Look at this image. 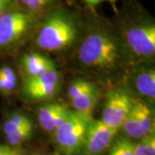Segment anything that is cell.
Wrapping results in <instances>:
<instances>
[{
	"label": "cell",
	"mask_w": 155,
	"mask_h": 155,
	"mask_svg": "<svg viewBox=\"0 0 155 155\" xmlns=\"http://www.w3.org/2000/svg\"><path fill=\"white\" fill-rule=\"evenodd\" d=\"M122 51L116 37L104 27L95 25L84 38L78 50V59L84 67L110 70L121 61Z\"/></svg>",
	"instance_id": "1"
},
{
	"label": "cell",
	"mask_w": 155,
	"mask_h": 155,
	"mask_svg": "<svg viewBox=\"0 0 155 155\" xmlns=\"http://www.w3.org/2000/svg\"><path fill=\"white\" fill-rule=\"evenodd\" d=\"M79 32L77 17L64 9L54 10L39 27L36 43L46 51L64 49L73 43Z\"/></svg>",
	"instance_id": "2"
},
{
	"label": "cell",
	"mask_w": 155,
	"mask_h": 155,
	"mask_svg": "<svg viewBox=\"0 0 155 155\" xmlns=\"http://www.w3.org/2000/svg\"><path fill=\"white\" fill-rule=\"evenodd\" d=\"M92 116L71 110L67 118L53 132L57 152L60 155H78L86 130Z\"/></svg>",
	"instance_id": "3"
},
{
	"label": "cell",
	"mask_w": 155,
	"mask_h": 155,
	"mask_svg": "<svg viewBox=\"0 0 155 155\" xmlns=\"http://www.w3.org/2000/svg\"><path fill=\"white\" fill-rule=\"evenodd\" d=\"M36 15L16 5L0 16V48H11L28 35L35 26Z\"/></svg>",
	"instance_id": "4"
},
{
	"label": "cell",
	"mask_w": 155,
	"mask_h": 155,
	"mask_svg": "<svg viewBox=\"0 0 155 155\" xmlns=\"http://www.w3.org/2000/svg\"><path fill=\"white\" fill-rule=\"evenodd\" d=\"M126 45L134 54L152 57L155 54V25L152 19L136 17L128 21L124 28Z\"/></svg>",
	"instance_id": "5"
},
{
	"label": "cell",
	"mask_w": 155,
	"mask_h": 155,
	"mask_svg": "<svg viewBox=\"0 0 155 155\" xmlns=\"http://www.w3.org/2000/svg\"><path fill=\"white\" fill-rule=\"evenodd\" d=\"M120 130L122 136L130 140H140L154 131V117L150 106L144 101L134 98Z\"/></svg>",
	"instance_id": "6"
},
{
	"label": "cell",
	"mask_w": 155,
	"mask_h": 155,
	"mask_svg": "<svg viewBox=\"0 0 155 155\" xmlns=\"http://www.w3.org/2000/svg\"><path fill=\"white\" fill-rule=\"evenodd\" d=\"M133 102L134 97L125 89L116 88L109 91L101 121L108 127L119 131Z\"/></svg>",
	"instance_id": "7"
},
{
	"label": "cell",
	"mask_w": 155,
	"mask_h": 155,
	"mask_svg": "<svg viewBox=\"0 0 155 155\" xmlns=\"http://www.w3.org/2000/svg\"><path fill=\"white\" fill-rule=\"evenodd\" d=\"M118 133L101 120L92 119L89 124L78 155H104L107 153Z\"/></svg>",
	"instance_id": "8"
},
{
	"label": "cell",
	"mask_w": 155,
	"mask_h": 155,
	"mask_svg": "<svg viewBox=\"0 0 155 155\" xmlns=\"http://www.w3.org/2000/svg\"><path fill=\"white\" fill-rule=\"evenodd\" d=\"M71 110L64 104L50 103L38 109V122L45 131L53 133L67 118Z\"/></svg>",
	"instance_id": "9"
},
{
	"label": "cell",
	"mask_w": 155,
	"mask_h": 155,
	"mask_svg": "<svg viewBox=\"0 0 155 155\" xmlns=\"http://www.w3.org/2000/svg\"><path fill=\"white\" fill-rule=\"evenodd\" d=\"M21 63L26 78H32L43 72L57 70L53 61L38 53H28L24 54Z\"/></svg>",
	"instance_id": "10"
},
{
	"label": "cell",
	"mask_w": 155,
	"mask_h": 155,
	"mask_svg": "<svg viewBox=\"0 0 155 155\" xmlns=\"http://www.w3.org/2000/svg\"><path fill=\"white\" fill-rule=\"evenodd\" d=\"M134 88L147 101L153 103L155 98V71L152 68H143L134 76Z\"/></svg>",
	"instance_id": "11"
},
{
	"label": "cell",
	"mask_w": 155,
	"mask_h": 155,
	"mask_svg": "<svg viewBox=\"0 0 155 155\" xmlns=\"http://www.w3.org/2000/svg\"><path fill=\"white\" fill-rule=\"evenodd\" d=\"M98 99L99 92L97 88H96L72 99L71 104L75 111L85 116H92V112L98 102Z\"/></svg>",
	"instance_id": "12"
},
{
	"label": "cell",
	"mask_w": 155,
	"mask_h": 155,
	"mask_svg": "<svg viewBox=\"0 0 155 155\" xmlns=\"http://www.w3.org/2000/svg\"><path fill=\"white\" fill-rule=\"evenodd\" d=\"M60 90V84H45L39 85L23 84L24 95L33 100H45L54 97Z\"/></svg>",
	"instance_id": "13"
},
{
	"label": "cell",
	"mask_w": 155,
	"mask_h": 155,
	"mask_svg": "<svg viewBox=\"0 0 155 155\" xmlns=\"http://www.w3.org/2000/svg\"><path fill=\"white\" fill-rule=\"evenodd\" d=\"M33 122L27 115L21 112H15L9 116L4 122L3 130L6 135L11 134L22 127L32 125Z\"/></svg>",
	"instance_id": "14"
},
{
	"label": "cell",
	"mask_w": 155,
	"mask_h": 155,
	"mask_svg": "<svg viewBox=\"0 0 155 155\" xmlns=\"http://www.w3.org/2000/svg\"><path fill=\"white\" fill-rule=\"evenodd\" d=\"M134 143L132 140L124 136H116L106 155H134Z\"/></svg>",
	"instance_id": "15"
},
{
	"label": "cell",
	"mask_w": 155,
	"mask_h": 155,
	"mask_svg": "<svg viewBox=\"0 0 155 155\" xmlns=\"http://www.w3.org/2000/svg\"><path fill=\"white\" fill-rule=\"evenodd\" d=\"M134 155H155V131L134 143Z\"/></svg>",
	"instance_id": "16"
},
{
	"label": "cell",
	"mask_w": 155,
	"mask_h": 155,
	"mask_svg": "<svg viewBox=\"0 0 155 155\" xmlns=\"http://www.w3.org/2000/svg\"><path fill=\"white\" fill-rule=\"evenodd\" d=\"M34 131V125H28L22 127L11 134L6 135V140L10 146L18 147L19 145L24 143L32 137Z\"/></svg>",
	"instance_id": "17"
},
{
	"label": "cell",
	"mask_w": 155,
	"mask_h": 155,
	"mask_svg": "<svg viewBox=\"0 0 155 155\" xmlns=\"http://www.w3.org/2000/svg\"><path fill=\"white\" fill-rule=\"evenodd\" d=\"M96 88L97 87L93 84L90 83L84 79H78L69 86L67 91V95L70 100H72Z\"/></svg>",
	"instance_id": "18"
},
{
	"label": "cell",
	"mask_w": 155,
	"mask_h": 155,
	"mask_svg": "<svg viewBox=\"0 0 155 155\" xmlns=\"http://www.w3.org/2000/svg\"><path fill=\"white\" fill-rule=\"evenodd\" d=\"M55 0H16V3L20 4V8L30 13L35 14L44 10Z\"/></svg>",
	"instance_id": "19"
},
{
	"label": "cell",
	"mask_w": 155,
	"mask_h": 155,
	"mask_svg": "<svg viewBox=\"0 0 155 155\" xmlns=\"http://www.w3.org/2000/svg\"><path fill=\"white\" fill-rule=\"evenodd\" d=\"M17 77L4 78H0V92L3 94H10L16 89Z\"/></svg>",
	"instance_id": "20"
},
{
	"label": "cell",
	"mask_w": 155,
	"mask_h": 155,
	"mask_svg": "<svg viewBox=\"0 0 155 155\" xmlns=\"http://www.w3.org/2000/svg\"><path fill=\"white\" fill-rule=\"evenodd\" d=\"M0 155H26V153L18 147L0 144Z\"/></svg>",
	"instance_id": "21"
},
{
	"label": "cell",
	"mask_w": 155,
	"mask_h": 155,
	"mask_svg": "<svg viewBox=\"0 0 155 155\" xmlns=\"http://www.w3.org/2000/svg\"><path fill=\"white\" fill-rule=\"evenodd\" d=\"M16 4V0H0V16Z\"/></svg>",
	"instance_id": "22"
},
{
	"label": "cell",
	"mask_w": 155,
	"mask_h": 155,
	"mask_svg": "<svg viewBox=\"0 0 155 155\" xmlns=\"http://www.w3.org/2000/svg\"><path fill=\"white\" fill-rule=\"evenodd\" d=\"M89 6H95L99 5L100 3L104 2V1H110L111 2V0H84Z\"/></svg>",
	"instance_id": "23"
},
{
	"label": "cell",
	"mask_w": 155,
	"mask_h": 155,
	"mask_svg": "<svg viewBox=\"0 0 155 155\" xmlns=\"http://www.w3.org/2000/svg\"><path fill=\"white\" fill-rule=\"evenodd\" d=\"M115 1H116V0H111V3H114Z\"/></svg>",
	"instance_id": "24"
}]
</instances>
